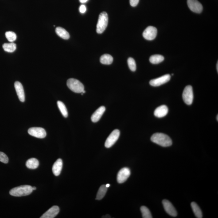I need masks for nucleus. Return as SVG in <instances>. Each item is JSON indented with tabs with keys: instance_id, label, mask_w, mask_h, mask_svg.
<instances>
[{
	"instance_id": "nucleus-37",
	"label": "nucleus",
	"mask_w": 218,
	"mask_h": 218,
	"mask_svg": "<svg viewBox=\"0 0 218 218\" xmlns=\"http://www.w3.org/2000/svg\"><path fill=\"white\" fill-rule=\"evenodd\" d=\"M217 118V119H217V120L218 121V115H217V118Z\"/></svg>"
},
{
	"instance_id": "nucleus-23",
	"label": "nucleus",
	"mask_w": 218,
	"mask_h": 218,
	"mask_svg": "<svg viewBox=\"0 0 218 218\" xmlns=\"http://www.w3.org/2000/svg\"><path fill=\"white\" fill-rule=\"evenodd\" d=\"M107 188L106 185H103L99 188L96 196V200H101L103 198L107 192Z\"/></svg>"
},
{
	"instance_id": "nucleus-15",
	"label": "nucleus",
	"mask_w": 218,
	"mask_h": 218,
	"mask_svg": "<svg viewBox=\"0 0 218 218\" xmlns=\"http://www.w3.org/2000/svg\"><path fill=\"white\" fill-rule=\"evenodd\" d=\"M169 109L165 105H161L157 107L154 111L155 116L157 118H161L165 117L167 114Z\"/></svg>"
},
{
	"instance_id": "nucleus-6",
	"label": "nucleus",
	"mask_w": 218,
	"mask_h": 218,
	"mask_svg": "<svg viewBox=\"0 0 218 218\" xmlns=\"http://www.w3.org/2000/svg\"><path fill=\"white\" fill-rule=\"evenodd\" d=\"M120 132L118 129H115L111 133L105 143V146L106 148H110L116 142L119 138Z\"/></svg>"
},
{
	"instance_id": "nucleus-7",
	"label": "nucleus",
	"mask_w": 218,
	"mask_h": 218,
	"mask_svg": "<svg viewBox=\"0 0 218 218\" xmlns=\"http://www.w3.org/2000/svg\"><path fill=\"white\" fill-rule=\"evenodd\" d=\"M28 133L32 136L38 138L43 139L46 136L45 130L42 128L32 127L28 129Z\"/></svg>"
},
{
	"instance_id": "nucleus-9",
	"label": "nucleus",
	"mask_w": 218,
	"mask_h": 218,
	"mask_svg": "<svg viewBox=\"0 0 218 218\" xmlns=\"http://www.w3.org/2000/svg\"><path fill=\"white\" fill-rule=\"evenodd\" d=\"M170 75L167 74L157 79L151 80L149 84L153 87H158L167 83L170 80Z\"/></svg>"
},
{
	"instance_id": "nucleus-17",
	"label": "nucleus",
	"mask_w": 218,
	"mask_h": 218,
	"mask_svg": "<svg viewBox=\"0 0 218 218\" xmlns=\"http://www.w3.org/2000/svg\"><path fill=\"white\" fill-rule=\"evenodd\" d=\"M63 167V161L61 159L57 160L52 167V173L55 176H58L60 174Z\"/></svg>"
},
{
	"instance_id": "nucleus-22",
	"label": "nucleus",
	"mask_w": 218,
	"mask_h": 218,
	"mask_svg": "<svg viewBox=\"0 0 218 218\" xmlns=\"http://www.w3.org/2000/svg\"><path fill=\"white\" fill-rule=\"evenodd\" d=\"M165 60L164 57L161 55H154L150 57L149 61L152 64H159Z\"/></svg>"
},
{
	"instance_id": "nucleus-10",
	"label": "nucleus",
	"mask_w": 218,
	"mask_h": 218,
	"mask_svg": "<svg viewBox=\"0 0 218 218\" xmlns=\"http://www.w3.org/2000/svg\"><path fill=\"white\" fill-rule=\"evenodd\" d=\"M187 3L189 9L194 13H200L202 11V5L197 0H188Z\"/></svg>"
},
{
	"instance_id": "nucleus-36",
	"label": "nucleus",
	"mask_w": 218,
	"mask_h": 218,
	"mask_svg": "<svg viewBox=\"0 0 218 218\" xmlns=\"http://www.w3.org/2000/svg\"><path fill=\"white\" fill-rule=\"evenodd\" d=\"M85 92L86 91H84V90L83 91V92H82V93H83V94L84 93H85Z\"/></svg>"
},
{
	"instance_id": "nucleus-20",
	"label": "nucleus",
	"mask_w": 218,
	"mask_h": 218,
	"mask_svg": "<svg viewBox=\"0 0 218 218\" xmlns=\"http://www.w3.org/2000/svg\"><path fill=\"white\" fill-rule=\"evenodd\" d=\"M191 205L193 213L196 217L198 218H202V213L198 204L195 202H192Z\"/></svg>"
},
{
	"instance_id": "nucleus-34",
	"label": "nucleus",
	"mask_w": 218,
	"mask_h": 218,
	"mask_svg": "<svg viewBox=\"0 0 218 218\" xmlns=\"http://www.w3.org/2000/svg\"><path fill=\"white\" fill-rule=\"evenodd\" d=\"M216 69H217V72H218V62H217V64H216Z\"/></svg>"
},
{
	"instance_id": "nucleus-4",
	"label": "nucleus",
	"mask_w": 218,
	"mask_h": 218,
	"mask_svg": "<svg viewBox=\"0 0 218 218\" xmlns=\"http://www.w3.org/2000/svg\"><path fill=\"white\" fill-rule=\"evenodd\" d=\"M69 88L73 92L81 93L84 90V86L79 80L75 79H69L67 82Z\"/></svg>"
},
{
	"instance_id": "nucleus-2",
	"label": "nucleus",
	"mask_w": 218,
	"mask_h": 218,
	"mask_svg": "<svg viewBox=\"0 0 218 218\" xmlns=\"http://www.w3.org/2000/svg\"><path fill=\"white\" fill-rule=\"evenodd\" d=\"M33 191L32 187L30 185H21L16 187L11 190L9 194L11 196L15 197H21L30 194Z\"/></svg>"
},
{
	"instance_id": "nucleus-24",
	"label": "nucleus",
	"mask_w": 218,
	"mask_h": 218,
	"mask_svg": "<svg viewBox=\"0 0 218 218\" xmlns=\"http://www.w3.org/2000/svg\"><path fill=\"white\" fill-rule=\"evenodd\" d=\"M2 48L5 52H12L15 51L16 49V44L13 43H4L2 45Z\"/></svg>"
},
{
	"instance_id": "nucleus-29",
	"label": "nucleus",
	"mask_w": 218,
	"mask_h": 218,
	"mask_svg": "<svg viewBox=\"0 0 218 218\" xmlns=\"http://www.w3.org/2000/svg\"><path fill=\"white\" fill-rule=\"evenodd\" d=\"M0 161L5 164H7L9 161L7 156L2 152H0Z\"/></svg>"
},
{
	"instance_id": "nucleus-25",
	"label": "nucleus",
	"mask_w": 218,
	"mask_h": 218,
	"mask_svg": "<svg viewBox=\"0 0 218 218\" xmlns=\"http://www.w3.org/2000/svg\"><path fill=\"white\" fill-rule=\"evenodd\" d=\"M58 107L60 110L61 112L65 118H67L68 116V112L65 105L61 101H58L57 102Z\"/></svg>"
},
{
	"instance_id": "nucleus-26",
	"label": "nucleus",
	"mask_w": 218,
	"mask_h": 218,
	"mask_svg": "<svg viewBox=\"0 0 218 218\" xmlns=\"http://www.w3.org/2000/svg\"><path fill=\"white\" fill-rule=\"evenodd\" d=\"M141 213H142V217L143 218H152V216L149 211L148 208L142 206L140 208Z\"/></svg>"
},
{
	"instance_id": "nucleus-8",
	"label": "nucleus",
	"mask_w": 218,
	"mask_h": 218,
	"mask_svg": "<svg viewBox=\"0 0 218 218\" xmlns=\"http://www.w3.org/2000/svg\"><path fill=\"white\" fill-rule=\"evenodd\" d=\"M157 34V30L154 27L150 26L147 28L143 33L145 39L152 40L156 38Z\"/></svg>"
},
{
	"instance_id": "nucleus-21",
	"label": "nucleus",
	"mask_w": 218,
	"mask_h": 218,
	"mask_svg": "<svg viewBox=\"0 0 218 218\" xmlns=\"http://www.w3.org/2000/svg\"><path fill=\"white\" fill-rule=\"evenodd\" d=\"M100 61L102 64L110 65L113 62V58L111 55L106 54L101 57Z\"/></svg>"
},
{
	"instance_id": "nucleus-35",
	"label": "nucleus",
	"mask_w": 218,
	"mask_h": 218,
	"mask_svg": "<svg viewBox=\"0 0 218 218\" xmlns=\"http://www.w3.org/2000/svg\"><path fill=\"white\" fill-rule=\"evenodd\" d=\"M32 188L33 190H36V187H32Z\"/></svg>"
},
{
	"instance_id": "nucleus-31",
	"label": "nucleus",
	"mask_w": 218,
	"mask_h": 218,
	"mask_svg": "<svg viewBox=\"0 0 218 218\" xmlns=\"http://www.w3.org/2000/svg\"><path fill=\"white\" fill-rule=\"evenodd\" d=\"M87 10L86 7L84 5H82L79 7V11L81 13H84Z\"/></svg>"
},
{
	"instance_id": "nucleus-12",
	"label": "nucleus",
	"mask_w": 218,
	"mask_h": 218,
	"mask_svg": "<svg viewBox=\"0 0 218 218\" xmlns=\"http://www.w3.org/2000/svg\"><path fill=\"white\" fill-rule=\"evenodd\" d=\"M162 204L166 212L169 215L173 217L177 216V213L175 208L169 200H164L162 201Z\"/></svg>"
},
{
	"instance_id": "nucleus-33",
	"label": "nucleus",
	"mask_w": 218,
	"mask_h": 218,
	"mask_svg": "<svg viewBox=\"0 0 218 218\" xmlns=\"http://www.w3.org/2000/svg\"><path fill=\"white\" fill-rule=\"evenodd\" d=\"M106 187H107V188H109V187L110 186V184H106Z\"/></svg>"
},
{
	"instance_id": "nucleus-30",
	"label": "nucleus",
	"mask_w": 218,
	"mask_h": 218,
	"mask_svg": "<svg viewBox=\"0 0 218 218\" xmlns=\"http://www.w3.org/2000/svg\"><path fill=\"white\" fill-rule=\"evenodd\" d=\"M139 1V0H130V5L133 7H134L138 5Z\"/></svg>"
},
{
	"instance_id": "nucleus-3",
	"label": "nucleus",
	"mask_w": 218,
	"mask_h": 218,
	"mask_svg": "<svg viewBox=\"0 0 218 218\" xmlns=\"http://www.w3.org/2000/svg\"><path fill=\"white\" fill-rule=\"evenodd\" d=\"M108 22V17L107 13L103 12L99 15L96 31L98 34H102L104 31L107 26Z\"/></svg>"
},
{
	"instance_id": "nucleus-1",
	"label": "nucleus",
	"mask_w": 218,
	"mask_h": 218,
	"mask_svg": "<svg viewBox=\"0 0 218 218\" xmlns=\"http://www.w3.org/2000/svg\"><path fill=\"white\" fill-rule=\"evenodd\" d=\"M153 142L164 147H167L172 145L171 139L169 136L162 133H156L151 138Z\"/></svg>"
},
{
	"instance_id": "nucleus-28",
	"label": "nucleus",
	"mask_w": 218,
	"mask_h": 218,
	"mask_svg": "<svg viewBox=\"0 0 218 218\" xmlns=\"http://www.w3.org/2000/svg\"><path fill=\"white\" fill-rule=\"evenodd\" d=\"M127 62L130 69L133 72L135 71L136 70V64L135 61L134 59L132 57H129L128 59Z\"/></svg>"
},
{
	"instance_id": "nucleus-11",
	"label": "nucleus",
	"mask_w": 218,
	"mask_h": 218,
	"mask_svg": "<svg viewBox=\"0 0 218 218\" xmlns=\"http://www.w3.org/2000/svg\"><path fill=\"white\" fill-rule=\"evenodd\" d=\"M130 175V169L128 168H123L118 172L117 179L119 184L124 183L128 179Z\"/></svg>"
},
{
	"instance_id": "nucleus-13",
	"label": "nucleus",
	"mask_w": 218,
	"mask_h": 218,
	"mask_svg": "<svg viewBox=\"0 0 218 218\" xmlns=\"http://www.w3.org/2000/svg\"><path fill=\"white\" fill-rule=\"evenodd\" d=\"M60 212V208L57 206L52 207L40 217L41 218H53L58 215Z\"/></svg>"
},
{
	"instance_id": "nucleus-32",
	"label": "nucleus",
	"mask_w": 218,
	"mask_h": 218,
	"mask_svg": "<svg viewBox=\"0 0 218 218\" xmlns=\"http://www.w3.org/2000/svg\"><path fill=\"white\" fill-rule=\"evenodd\" d=\"M88 1V0H79L81 3H85V2H87Z\"/></svg>"
},
{
	"instance_id": "nucleus-19",
	"label": "nucleus",
	"mask_w": 218,
	"mask_h": 218,
	"mask_svg": "<svg viewBox=\"0 0 218 218\" xmlns=\"http://www.w3.org/2000/svg\"><path fill=\"white\" fill-rule=\"evenodd\" d=\"M39 166V161L36 158L29 159L26 162V166L29 169H36Z\"/></svg>"
},
{
	"instance_id": "nucleus-14",
	"label": "nucleus",
	"mask_w": 218,
	"mask_h": 218,
	"mask_svg": "<svg viewBox=\"0 0 218 218\" xmlns=\"http://www.w3.org/2000/svg\"><path fill=\"white\" fill-rule=\"evenodd\" d=\"M15 88L19 99L21 102L25 101V93L22 84L19 81H16L14 83Z\"/></svg>"
},
{
	"instance_id": "nucleus-16",
	"label": "nucleus",
	"mask_w": 218,
	"mask_h": 218,
	"mask_svg": "<svg viewBox=\"0 0 218 218\" xmlns=\"http://www.w3.org/2000/svg\"><path fill=\"white\" fill-rule=\"evenodd\" d=\"M105 110H106V107L103 106H101L99 108L97 109L91 117V121L93 122H98L104 113Z\"/></svg>"
},
{
	"instance_id": "nucleus-5",
	"label": "nucleus",
	"mask_w": 218,
	"mask_h": 218,
	"mask_svg": "<svg viewBox=\"0 0 218 218\" xmlns=\"http://www.w3.org/2000/svg\"><path fill=\"white\" fill-rule=\"evenodd\" d=\"M183 99L186 104L190 105L193 103V88L192 86H186L184 89L183 93Z\"/></svg>"
},
{
	"instance_id": "nucleus-27",
	"label": "nucleus",
	"mask_w": 218,
	"mask_h": 218,
	"mask_svg": "<svg viewBox=\"0 0 218 218\" xmlns=\"http://www.w3.org/2000/svg\"><path fill=\"white\" fill-rule=\"evenodd\" d=\"M6 38L10 42L12 43L15 41L17 39V36L14 32L8 31L5 33Z\"/></svg>"
},
{
	"instance_id": "nucleus-18",
	"label": "nucleus",
	"mask_w": 218,
	"mask_h": 218,
	"mask_svg": "<svg viewBox=\"0 0 218 218\" xmlns=\"http://www.w3.org/2000/svg\"><path fill=\"white\" fill-rule=\"evenodd\" d=\"M56 32L58 36L64 39L67 40L70 38L69 34L63 28L58 27L56 28Z\"/></svg>"
}]
</instances>
